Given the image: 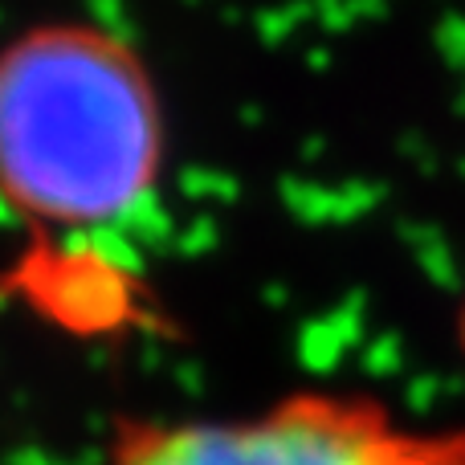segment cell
Instances as JSON below:
<instances>
[{"mask_svg":"<svg viewBox=\"0 0 465 465\" xmlns=\"http://www.w3.org/2000/svg\"><path fill=\"white\" fill-rule=\"evenodd\" d=\"M163 111L139 54L98 25H41L0 54V196L54 229H106L152 201Z\"/></svg>","mask_w":465,"mask_h":465,"instance_id":"obj_1","label":"cell"},{"mask_svg":"<svg viewBox=\"0 0 465 465\" xmlns=\"http://www.w3.org/2000/svg\"><path fill=\"white\" fill-rule=\"evenodd\" d=\"M106 465H465V425H412L355 392H290L241 417L135 425Z\"/></svg>","mask_w":465,"mask_h":465,"instance_id":"obj_2","label":"cell"},{"mask_svg":"<svg viewBox=\"0 0 465 465\" xmlns=\"http://www.w3.org/2000/svg\"><path fill=\"white\" fill-rule=\"evenodd\" d=\"M458 351H461V363H465V298L458 306Z\"/></svg>","mask_w":465,"mask_h":465,"instance_id":"obj_3","label":"cell"}]
</instances>
